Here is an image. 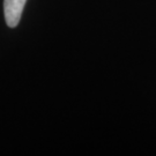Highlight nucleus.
<instances>
[{
    "mask_svg": "<svg viewBox=\"0 0 156 156\" xmlns=\"http://www.w3.org/2000/svg\"><path fill=\"white\" fill-rule=\"evenodd\" d=\"M27 0H4L5 20L8 27H16L22 15L23 8Z\"/></svg>",
    "mask_w": 156,
    "mask_h": 156,
    "instance_id": "nucleus-1",
    "label": "nucleus"
}]
</instances>
